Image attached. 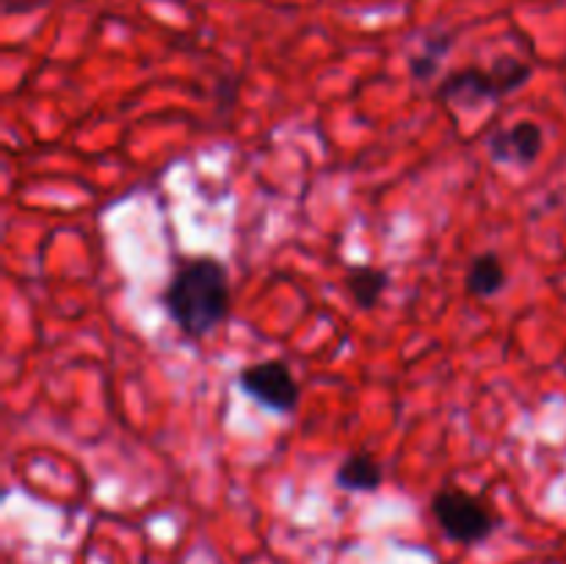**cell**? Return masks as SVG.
Wrapping results in <instances>:
<instances>
[{"label": "cell", "instance_id": "obj_5", "mask_svg": "<svg viewBox=\"0 0 566 564\" xmlns=\"http://www.w3.org/2000/svg\"><path fill=\"white\" fill-rule=\"evenodd\" d=\"M545 147V133L534 119H517L506 127H495L486 136V155L501 166L528 169Z\"/></svg>", "mask_w": 566, "mask_h": 564}, {"label": "cell", "instance_id": "obj_4", "mask_svg": "<svg viewBox=\"0 0 566 564\" xmlns=\"http://www.w3.org/2000/svg\"><path fill=\"white\" fill-rule=\"evenodd\" d=\"M238 387L260 407L280 415H291L302 398V387L285 359H260L247 365L238 374Z\"/></svg>", "mask_w": 566, "mask_h": 564}, {"label": "cell", "instance_id": "obj_7", "mask_svg": "<svg viewBox=\"0 0 566 564\" xmlns=\"http://www.w3.org/2000/svg\"><path fill=\"white\" fill-rule=\"evenodd\" d=\"M506 265L497 252H479L468 265L464 288L475 299H492L506 291Z\"/></svg>", "mask_w": 566, "mask_h": 564}, {"label": "cell", "instance_id": "obj_2", "mask_svg": "<svg viewBox=\"0 0 566 564\" xmlns=\"http://www.w3.org/2000/svg\"><path fill=\"white\" fill-rule=\"evenodd\" d=\"M528 61L517 55H497L490 66H462L448 72L437 86V100L459 108H479L484 103H497L517 88H523L531 77Z\"/></svg>", "mask_w": 566, "mask_h": 564}, {"label": "cell", "instance_id": "obj_1", "mask_svg": "<svg viewBox=\"0 0 566 564\" xmlns=\"http://www.w3.org/2000/svg\"><path fill=\"white\" fill-rule=\"evenodd\" d=\"M232 288L227 265L202 254L177 263L164 291V310L186 337H205L230 315Z\"/></svg>", "mask_w": 566, "mask_h": 564}, {"label": "cell", "instance_id": "obj_9", "mask_svg": "<svg viewBox=\"0 0 566 564\" xmlns=\"http://www.w3.org/2000/svg\"><path fill=\"white\" fill-rule=\"evenodd\" d=\"M451 48H453L451 33H437V36L426 39V42L420 44L418 53L412 55V61H409V72H412L415 81L418 83L434 81L442 61H446V55L451 53Z\"/></svg>", "mask_w": 566, "mask_h": 564}, {"label": "cell", "instance_id": "obj_3", "mask_svg": "<svg viewBox=\"0 0 566 564\" xmlns=\"http://www.w3.org/2000/svg\"><path fill=\"white\" fill-rule=\"evenodd\" d=\"M431 514L442 534L459 545H479L497 529V514L490 503L464 487H440L431 498Z\"/></svg>", "mask_w": 566, "mask_h": 564}, {"label": "cell", "instance_id": "obj_6", "mask_svg": "<svg viewBox=\"0 0 566 564\" xmlns=\"http://www.w3.org/2000/svg\"><path fill=\"white\" fill-rule=\"evenodd\" d=\"M335 484L346 492H376L385 484V468L368 451H354L337 464Z\"/></svg>", "mask_w": 566, "mask_h": 564}, {"label": "cell", "instance_id": "obj_8", "mask_svg": "<svg viewBox=\"0 0 566 564\" xmlns=\"http://www.w3.org/2000/svg\"><path fill=\"white\" fill-rule=\"evenodd\" d=\"M346 288L357 307L370 310L385 299L390 288V271L379 265H352L346 271Z\"/></svg>", "mask_w": 566, "mask_h": 564}]
</instances>
